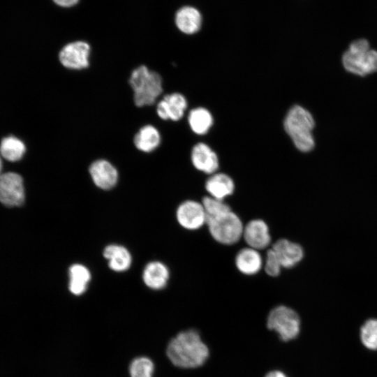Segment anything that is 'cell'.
<instances>
[{"label":"cell","mask_w":377,"mask_h":377,"mask_svg":"<svg viewBox=\"0 0 377 377\" xmlns=\"http://www.w3.org/2000/svg\"><path fill=\"white\" fill-rule=\"evenodd\" d=\"M166 355L175 367L192 369L202 367L209 357V349L200 333L189 329L177 333L168 342Z\"/></svg>","instance_id":"obj_1"},{"label":"cell","mask_w":377,"mask_h":377,"mask_svg":"<svg viewBox=\"0 0 377 377\" xmlns=\"http://www.w3.org/2000/svg\"><path fill=\"white\" fill-rule=\"evenodd\" d=\"M283 124L286 132L300 151L308 152L314 148L312 130L315 121L307 110L298 105L293 106L288 112Z\"/></svg>","instance_id":"obj_2"},{"label":"cell","mask_w":377,"mask_h":377,"mask_svg":"<svg viewBox=\"0 0 377 377\" xmlns=\"http://www.w3.org/2000/svg\"><path fill=\"white\" fill-rule=\"evenodd\" d=\"M128 81L138 107L153 105L163 91L161 75L144 65L132 71Z\"/></svg>","instance_id":"obj_3"},{"label":"cell","mask_w":377,"mask_h":377,"mask_svg":"<svg viewBox=\"0 0 377 377\" xmlns=\"http://www.w3.org/2000/svg\"><path fill=\"white\" fill-rule=\"evenodd\" d=\"M344 68L355 75L364 76L377 71V51L369 48L365 39L353 41L342 57Z\"/></svg>","instance_id":"obj_4"},{"label":"cell","mask_w":377,"mask_h":377,"mask_svg":"<svg viewBox=\"0 0 377 377\" xmlns=\"http://www.w3.org/2000/svg\"><path fill=\"white\" fill-rule=\"evenodd\" d=\"M206 224L212 237L219 243L230 245L243 235L244 226L239 217L232 210L207 219Z\"/></svg>","instance_id":"obj_5"},{"label":"cell","mask_w":377,"mask_h":377,"mask_svg":"<svg viewBox=\"0 0 377 377\" xmlns=\"http://www.w3.org/2000/svg\"><path fill=\"white\" fill-rule=\"evenodd\" d=\"M267 327L276 332L281 340L287 342L299 335L300 319L295 310L285 305H279L269 311Z\"/></svg>","instance_id":"obj_6"},{"label":"cell","mask_w":377,"mask_h":377,"mask_svg":"<svg viewBox=\"0 0 377 377\" xmlns=\"http://www.w3.org/2000/svg\"><path fill=\"white\" fill-rule=\"evenodd\" d=\"M25 194L21 175L13 172L0 175V202L7 207H20L24 202Z\"/></svg>","instance_id":"obj_7"},{"label":"cell","mask_w":377,"mask_h":377,"mask_svg":"<svg viewBox=\"0 0 377 377\" xmlns=\"http://www.w3.org/2000/svg\"><path fill=\"white\" fill-rule=\"evenodd\" d=\"M91 47L83 40L65 45L59 52V59L63 66L72 70H82L89 66Z\"/></svg>","instance_id":"obj_8"},{"label":"cell","mask_w":377,"mask_h":377,"mask_svg":"<svg viewBox=\"0 0 377 377\" xmlns=\"http://www.w3.org/2000/svg\"><path fill=\"white\" fill-rule=\"evenodd\" d=\"M176 216L179 225L190 230H197L206 223L207 216L202 203L186 200L179 205Z\"/></svg>","instance_id":"obj_9"},{"label":"cell","mask_w":377,"mask_h":377,"mask_svg":"<svg viewBox=\"0 0 377 377\" xmlns=\"http://www.w3.org/2000/svg\"><path fill=\"white\" fill-rule=\"evenodd\" d=\"M89 172L94 184L103 190L114 187L118 182L117 168L105 159H98L89 166Z\"/></svg>","instance_id":"obj_10"},{"label":"cell","mask_w":377,"mask_h":377,"mask_svg":"<svg viewBox=\"0 0 377 377\" xmlns=\"http://www.w3.org/2000/svg\"><path fill=\"white\" fill-rule=\"evenodd\" d=\"M187 108L186 98L179 93L165 95L156 105L158 116L163 119L179 120Z\"/></svg>","instance_id":"obj_11"},{"label":"cell","mask_w":377,"mask_h":377,"mask_svg":"<svg viewBox=\"0 0 377 377\" xmlns=\"http://www.w3.org/2000/svg\"><path fill=\"white\" fill-rule=\"evenodd\" d=\"M242 237L249 247L256 250L267 248L271 242L268 226L261 219L251 220L244 226Z\"/></svg>","instance_id":"obj_12"},{"label":"cell","mask_w":377,"mask_h":377,"mask_svg":"<svg viewBox=\"0 0 377 377\" xmlns=\"http://www.w3.org/2000/svg\"><path fill=\"white\" fill-rule=\"evenodd\" d=\"M272 249L279 260L281 267L291 268L298 264L304 257L302 247L295 242L286 239L276 241Z\"/></svg>","instance_id":"obj_13"},{"label":"cell","mask_w":377,"mask_h":377,"mask_svg":"<svg viewBox=\"0 0 377 377\" xmlns=\"http://www.w3.org/2000/svg\"><path fill=\"white\" fill-rule=\"evenodd\" d=\"M191 161L197 170L207 174H214L219 168L217 155L207 145L202 142L193 147Z\"/></svg>","instance_id":"obj_14"},{"label":"cell","mask_w":377,"mask_h":377,"mask_svg":"<svg viewBox=\"0 0 377 377\" xmlns=\"http://www.w3.org/2000/svg\"><path fill=\"white\" fill-rule=\"evenodd\" d=\"M170 276L165 265L158 261L149 263L142 273L145 284L151 289L161 290L165 287Z\"/></svg>","instance_id":"obj_15"},{"label":"cell","mask_w":377,"mask_h":377,"mask_svg":"<svg viewBox=\"0 0 377 377\" xmlns=\"http://www.w3.org/2000/svg\"><path fill=\"white\" fill-rule=\"evenodd\" d=\"M235 265L242 274L253 275L260 270L263 266V258L258 250L248 246L237 253Z\"/></svg>","instance_id":"obj_16"},{"label":"cell","mask_w":377,"mask_h":377,"mask_svg":"<svg viewBox=\"0 0 377 377\" xmlns=\"http://www.w3.org/2000/svg\"><path fill=\"white\" fill-rule=\"evenodd\" d=\"M103 256L108 260L109 267L115 272H124L131 265V255L128 250L121 245L107 246L104 249Z\"/></svg>","instance_id":"obj_17"},{"label":"cell","mask_w":377,"mask_h":377,"mask_svg":"<svg viewBox=\"0 0 377 377\" xmlns=\"http://www.w3.org/2000/svg\"><path fill=\"white\" fill-rule=\"evenodd\" d=\"M202 17L195 8L184 6L177 10L175 15V24L183 33L193 34L197 32L201 26Z\"/></svg>","instance_id":"obj_18"},{"label":"cell","mask_w":377,"mask_h":377,"mask_svg":"<svg viewBox=\"0 0 377 377\" xmlns=\"http://www.w3.org/2000/svg\"><path fill=\"white\" fill-rule=\"evenodd\" d=\"M205 188L209 196L223 200L232 194L235 189L233 180L223 173L213 174L206 182Z\"/></svg>","instance_id":"obj_19"},{"label":"cell","mask_w":377,"mask_h":377,"mask_svg":"<svg viewBox=\"0 0 377 377\" xmlns=\"http://www.w3.org/2000/svg\"><path fill=\"white\" fill-rule=\"evenodd\" d=\"M133 143L135 147L145 153L155 150L161 143V135L154 126L148 124L142 126L135 135Z\"/></svg>","instance_id":"obj_20"},{"label":"cell","mask_w":377,"mask_h":377,"mask_svg":"<svg viewBox=\"0 0 377 377\" xmlns=\"http://www.w3.org/2000/svg\"><path fill=\"white\" fill-rule=\"evenodd\" d=\"M68 273L70 292L77 296L84 293L91 276L89 269L82 264H73L70 267Z\"/></svg>","instance_id":"obj_21"},{"label":"cell","mask_w":377,"mask_h":377,"mask_svg":"<svg viewBox=\"0 0 377 377\" xmlns=\"http://www.w3.org/2000/svg\"><path fill=\"white\" fill-rule=\"evenodd\" d=\"M25 152L24 143L15 136L5 137L0 143V154L7 161L12 162L20 161Z\"/></svg>","instance_id":"obj_22"},{"label":"cell","mask_w":377,"mask_h":377,"mask_svg":"<svg viewBox=\"0 0 377 377\" xmlns=\"http://www.w3.org/2000/svg\"><path fill=\"white\" fill-rule=\"evenodd\" d=\"M188 119L191 130L198 135L207 133L213 124L211 113L204 108H196L191 110Z\"/></svg>","instance_id":"obj_23"},{"label":"cell","mask_w":377,"mask_h":377,"mask_svg":"<svg viewBox=\"0 0 377 377\" xmlns=\"http://www.w3.org/2000/svg\"><path fill=\"white\" fill-rule=\"evenodd\" d=\"M155 366L147 356H138L133 359L128 366L130 377H154Z\"/></svg>","instance_id":"obj_24"},{"label":"cell","mask_w":377,"mask_h":377,"mask_svg":"<svg viewBox=\"0 0 377 377\" xmlns=\"http://www.w3.org/2000/svg\"><path fill=\"white\" fill-rule=\"evenodd\" d=\"M360 339L367 348L377 350V319H369L362 325L360 329Z\"/></svg>","instance_id":"obj_25"},{"label":"cell","mask_w":377,"mask_h":377,"mask_svg":"<svg viewBox=\"0 0 377 377\" xmlns=\"http://www.w3.org/2000/svg\"><path fill=\"white\" fill-rule=\"evenodd\" d=\"M207 219L217 216L231 210L230 207L223 200L206 196L202 200Z\"/></svg>","instance_id":"obj_26"},{"label":"cell","mask_w":377,"mask_h":377,"mask_svg":"<svg viewBox=\"0 0 377 377\" xmlns=\"http://www.w3.org/2000/svg\"><path fill=\"white\" fill-rule=\"evenodd\" d=\"M281 265L272 249L267 252L265 270L270 276H277L281 272Z\"/></svg>","instance_id":"obj_27"},{"label":"cell","mask_w":377,"mask_h":377,"mask_svg":"<svg viewBox=\"0 0 377 377\" xmlns=\"http://www.w3.org/2000/svg\"><path fill=\"white\" fill-rule=\"evenodd\" d=\"M55 4L62 8H70L75 6L80 0H52Z\"/></svg>","instance_id":"obj_28"},{"label":"cell","mask_w":377,"mask_h":377,"mask_svg":"<svg viewBox=\"0 0 377 377\" xmlns=\"http://www.w3.org/2000/svg\"><path fill=\"white\" fill-rule=\"evenodd\" d=\"M264 377H288V376L280 370H272L267 372Z\"/></svg>","instance_id":"obj_29"},{"label":"cell","mask_w":377,"mask_h":377,"mask_svg":"<svg viewBox=\"0 0 377 377\" xmlns=\"http://www.w3.org/2000/svg\"><path fill=\"white\" fill-rule=\"evenodd\" d=\"M1 169H2V162H1V157H0V175L1 174Z\"/></svg>","instance_id":"obj_30"}]
</instances>
